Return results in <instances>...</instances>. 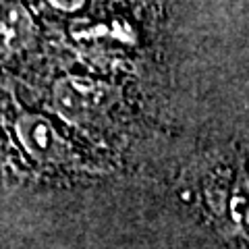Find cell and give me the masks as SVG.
I'll use <instances>...</instances> for the list:
<instances>
[{
	"mask_svg": "<svg viewBox=\"0 0 249 249\" xmlns=\"http://www.w3.org/2000/svg\"><path fill=\"white\" fill-rule=\"evenodd\" d=\"M17 135L23 147L46 164H62L73 158V147L44 116L23 114L17 121Z\"/></svg>",
	"mask_w": 249,
	"mask_h": 249,
	"instance_id": "7a4b0ae2",
	"label": "cell"
},
{
	"mask_svg": "<svg viewBox=\"0 0 249 249\" xmlns=\"http://www.w3.org/2000/svg\"><path fill=\"white\" fill-rule=\"evenodd\" d=\"M36 25L21 2H0V52H21L34 42Z\"/></svg>",
	"mask_w": 249,
	"mask_h": 249,
	"instance_id": "3957f363",
	"label": "cell"
},
{
	"mask_svg": "<svg viewBox=\"0 0 249 249\" xmlns=\"http://www.w3.org/2000/svg\"><path fill=\"white\" fill-rule=\"evenodd\" d=\"M48 2L58 6L60 11H75V9H79L85 0H48Z\"/></svg>",
	"mask_w": 249,
	"mask_h": 249,
	"instance_id": "277c9868",
	"label": "cell"
},
{
	"mask_svg": "<svg viewBox=\"0 0 249 249\" xmlns=\"http://www.w3.org/2000/svg\"><path fill=\"white\" fill-rule=\"evenodd\" d=\"M116 98L119 93L108 83L88 77H65L54 88L52 104L60 119L77 127H88L104 119Z\"/></svg>",
	"mask_w": 249,
	"mask_h": 249,
	"instance_id": "6da1fadb",
	"label": "cell"
}]
</instances>
